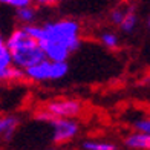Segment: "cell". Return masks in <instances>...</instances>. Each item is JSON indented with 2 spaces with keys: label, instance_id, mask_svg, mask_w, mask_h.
Wrapping results in <instances>:
<instances>
[{
  "label": "cell",
  "instance_id": "5b68a950",
  "mask_svg": "<svg viewBox=\"0 0 150 150\" xmlns=\"http://www.w3.org/2000/svg\"><path fill=\"white\" fill-rule=\"evenodd\" d=\"M52 130V141L54 144H66L71 142L78 136L81 130L80 121L72 120V118H63V120H52L51 122H47Z\"/></svg>",
  "mask_w": 150,
  "mask_h": 150
},
{
  "label": "cell",
  "instance_id": "52a82bcc",
  "mask_svg": "<svg viewBox=\"0 0 150 150\" xmlns=\"http://www.w3.org/2000/svg\"><path fill=\"white\" fill-rule=\"evenodd\" d=\"M18 126H20V120L17 115H12V113L0 115V139L9 141L16 135Z\"/></svg>",
  "mask_w": 150,
  "mask_h": 150
},
{
  "label": "cell",
  "instance_id": "9c48e42d",
  "mask_svg": "<svg viewBox=\"0 0 150 150\" xmlns=\"http://www.w3.org/2000/svg\"><path fill=\"white\" fill-rule=\"evenodd\" d=\"M124 146L130 150H150V135L133 132L124 138Z\"/></svg>",
  "mask_w": 150,
  "mask_h": 150
},
{
  "label": "cell",
  "instance_id": "9a60e30c",
  "mask_svg": "<svg viewBox=\"0 0 150 150\" xmlns=\"http://www.w3.org/2000/svg\"><path fill=\"white\" fill-rule=\"evenodd\" d=\"M0 5L9 6V8H14L17 11L20 8H25V6L34 5V0H0Z\"/></svg>",
  "mask_w": 150,
  "mask_h": 150
},
{
  "label": "cell",
  "instance_id": "8fae6325",
  "mask_svg": "<svg viewBox=\"0 0 150 150\" xmlns=\"http://www.w3.org/2000/svg\"><path fill=\"white\" fill-rule=\"evenodd\" d=\"M138 22H139V18H138L136 11L129 6V9H127V12H126V17H124V20H122V23L120 25L118 29H120L122 34H126V35H129V34H133V32L136 31V28H138Z\"/></svg>",
  "mask_w": 150,
  "mask_h": 150
},
{
  "label": "cell",
  "instance_id": "7c38bea8",
  "mask_svg": "<svg viewBox=\"0 0 150 150\" xmlns=\"http://www.w3.org/2000/svg\"><path fill=\"white\" fill-rule=\"evenodd\" d=\"M83 150H118L117 144L104 139H86L81 142Z\"/></svg>",
  "mask_w": 150,
  "mask_h": 150
},
{
  "label": "cell",
  "instance_id": "6da1fadb",
  "mask_svg": "<svg viewBox=\"0 0 150 150\" xmlns=\"http://www.w3.org/2000/svg\"><path fill=\"white\" fill-rule=\"evenodd\" d=\"M40 43L47 60L69 61L83 43V25L74 17H60L43 23L22 26Z\"/></svg>",
  "mask_w": 150,
  "mask_h": 150
},
{
  "label": "cell",
  "instance_id": "30bf717a",
  "mask_svg": "<svg viewBox=\"0 0 150 150\" xmlns=\"http://www.w3.org/2000/svg\"><path fill=\"white\" fill-rule=\"evenodd\" d=\"M98 40H100V43L109 51H117L120 47V45H121L120 34L117 31H112V29L101 31L100 35H98Z\"/></svg>",
  "mask_w": 150,
  "mask_h": 150
},
{
  "label": "cell",
  "instance_id": "d6986e66",
  "mask_svg": "<svg viewBox=\"0 0 150 150\" xmlns=\"http://www.w3.org/2000/svg\"><path fill=\"white\" fill-rule=\"evenodd\" d=\"M149 28H150V18H149Z\"/></svg>",
  "mask_w": 150,
  "mask_h": 150
},
{
  "label": "cell",
  "instance_id": "5bb4252c",
  "mask_svg": "<svg viewBox=\"0 0 150 150\" xmlns=\"http://www.w3.org/2000/svg\"><path fill=\"white\" fill-rule=\"evenodd\" d=\"M132 127L135 129V132L150 135V115H149V117H142V118L135 120Z\"/></svg>",
  "mask_w": 150,
  "mask_h": 150
},
{
  "label": "cell",
  "instance_id": "ac0fdd59",
  "mask_svg": "<svg viewBox=\"0 0 150 150\" xmlns=\"http://www.w3.org/2000/svg\"><path fill=\"white\" fill-rule=\"evenodd\" d=\"M3 40H5V37L2 35V34H0V42H3Z\"/></svg>",
  "mask_w": 150,
  "mask_h": 150
},
{
  "label": "cell",
  "instance_id": "8992f818",
  "mask_svg": "<svg viewBox=\"0 0 150 150\" xmlns=\"http://www.w3.org/2000/svg\"><path fill=\"white\" fill-rule=\"evenodd\" d=\"M22 80H25V71L17 69L14 66L11 54L3 40V42H0V84L17 83V81Z\"/></svg>",
  "mask_w": 150,
  "mask_h": 150
},
{
  "label": "cell",
  "instance_id": "4fadbf2b",
  "mask_svg": "<svg viewBox=\"0 0 150 150\" xmlns=\"http://www.w3.org/2000/svg\"><path fill=\"white\" fill-rule=\"evenodd\" d=\"M127 9H129V6H126V5H117L115 6V8L109 12V22H110V25L120 28V25L122 23V20L126 17Z\"/></svg>",
  "mask_w": 150,
  "mask_h": 150
},
{
  "label": "cell",
  "instance_id": "2e32d148",
  "mask_svg": "<svg viewBox=\"0 0 150 150\" xmlns=\"http://www.w3.org/2000/svg\"><path fill=\"white\" fill-rule=\"evenodd\" d=\"M63 2H71V0H34V5L42 6V8H47V6H54Z\"/></svg>",
  "mask_w": 150,
  "mask_h": 150
},
{
  "label": "cell",
  "instance_id": "7a4b0ae2",
  "mask_svg": "<svg viewBox=\"0 0 150 150\" xmlns=\"http://www.w3.org/2000/svg\"><path fill=\"white\" fill-rule=\"evenodd\" d=\"M5 45L17 69L26 71L46 60L40 43L34 37H31L22 26H17L8 34V37L5 38Z\"/></svg>",
  "mask_w": 150,
  "mask_h": 150
},
{
  "label": "cell",
  "instance_id": "277c9868",
  "mask_svg": "<svg viewBox=\"0 0 150 150\" xmlns=\"http://www.w3.org/2000/svg\"><path fill=\"white\" fill-rule=\"evenodd\" d=\"M83 112V103L75 98H58L49 101L42 110L37 112V120L51 122L52 120H63V118H72L75 120Z\"/></svg>",
  "mask_w": 150,
  "mask_h": 150
},
{
  "label": "cell",
  "instance_id": "3957f363",
  "mask_svg": "<svg viewBox=\"0 0 150 150\" xmlns=\"http://www.w3.org/2000/svg\"><path fill=\"white\" fill-rule=\"evenodd\" d=\"M69 69V63H66V61H52L46 58L42 63L26 69L25 80L31 81V83H54V81L66 78Z\"/></svg>",
  "mask_w": 150,
  "mask_h": 150
},
{
  "label": "cell",
  "instance_id": "e0dca14e",
  "mask_svg": "<svg viewBox=\"0 0 150 150\" xmlns=\"http://www.w3.org/2000/svg\"><path fill=\"white\" fill-rule=\"evenodd\" d=\"M45 150H57V147H47V149H45Z\"/></svg>",
  "mask_w": 150,
  "mask_h": 150
},
{
  "label": "cell",
  "instance_id": "ba28073f",
  "mask_svg": "<svg viewBox=\"0 0 150 150\" xmlns=\"http://www.w3.org/2000/svg\"><path fill=\"white\" fill-rule=\"evenodd\" d=\"M38 18V6L37 5H29L25 8H20L16 11V20L18 26H31L35 25Z\"/></svg>",
  "mask_w": 150,
  "mask_h": 150
}]
</instances>
